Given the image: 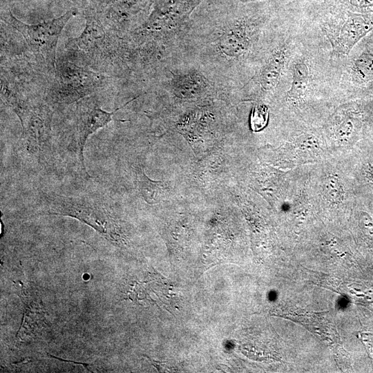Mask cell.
Segmentation results:
<instances>
[{
	"instance_id": "obj_13",
	"label": "cell",
	"mask_w": 373,
	"mask_h": 373,
	"mask_svg": "<svg viewBox=\"0 0 373 373\" xmlns=\"http://www.w3.org/2000/svg\"><path fill=\"white\" fill-rule=\"evenodd\" d=\"M345 11L353 12H373V0H338Z\"/></svg>"
},
{
	"instance_id": "obj_2",
	"label": "cell",
	"mask_w": 373,
	"mask_h": 373,
	"mask_svg": "<svg viewBox=\"0 0 373 373\" xmlns=\"http://www.w3.org/2000/svg\"><path fill=\"white\" fill-rule=\"evenodd\" d=\"M77 14V11L72 9L53 19L30 25L17 19L10 10L4 12L1 19L21 33L32 51L55 70L59 35L68 21Z\"/></svg>"
},
{
	"instance_id": "obj_11",
	"label": "cell",
	"mask_w": 373,
	"mask_h": 373,
	"mask_svg": "<svg viewBox=\"0 0 373 373\" xmlns=\"http://www.w3.org/2000/svg\"><path fill=\"white\" fill-rule=\"evenodd\" d=\"M359 124L360 122L356 118L346 117L336 128V136L341 141L348 142L355 136Z\"/></svg>"
},
{
	"instance_id": "obj_6",
	"label": "cell",
	"mask_w": 373,
	"mask_h": 373,
	"mask_svg": "<svg viewBox=\"0 0 373 373\" xmlns=\"http://www.w3.org/2000/svg\"><path fill=\"white\" fill-rule=\"evenodd\" d=\"M48 112L31 108L21 120L23 146L29 155L41 157L50 149V118Z\"/></svg>"
},
{
	"instance_id": "obj_4",
	"label": "cell",
	"mask_w": 373,
	"mask_h": 373,
	"mask_svg": "<svg viewBox=\"0 0 373 373\" xmlns=\"http://www.w3.org/2000/svg\"><path fill=\"white\" fill-rule=\"evenodd\" d=\"M56 79L59 87H55L50 94V100L55 105H64L75 102L89 95L100 80L90 71L73 68L59 69Z\"/></svg>"
},
{
	"instance_id": "obj_8",
	"label": "cell",
	"mask_w": 373,
	"mask_h": 373,
	"mask_svg": "<svg viewBox=\"0 0 373 373\" xmlns=\"http://www.w3.org/2000/svg\"><path fill=\"white\" fill-rule=\"evenodd\" d=\"M291 73V84L286 99L291 103H296L305 97L309 86L310 73L306 61L304 59L296 60Z\"/></svg>"
},
{
	"instance_id": "obj_3",
	"label": "cell",
	"mask_w": 373,
	"mask_h": 373,
	"mask_svg": "<svg viewBox=\"0 0 373 373\" xmlns=\"http://www.w3.org/2000/svg\"><path fill=\"white\" fill-rule=\"evenodd\" d=\"M336 57L348 55L354 46L373 30V12H343L324 28Z\"/></svg>"
},
{
	"instance_id": "obj_10",
	"label": "cell",
	"mask_w": 373,
	"mask_h": 373,
	"mask_svg": "<svg viewBox=\"0 0 373 373\" xmlns=\"http://www.w3.org/2000/svg\"><path fill=\"white\" fill-rule=\"evenodd\" d=\"M351 78L355 84L363 85L373 81V52L366 49L352 61Z\"/></svg>"
},
{
	"instance_id": "obj_17",
	"label": "cell",
	"mask_w": 373,
	"mask_h": 373,
	"mask_svg": "<svg viewBox=\"0 0 373 373\" xmlns=\"http://www.w3.org/2000/svg\"><path fill=\"white\" fill-rule=\"evenodd\" d=\"M372 43H373V41H372Z\"/></svg>"
},
{
	"instance_id": "obj_9",
	"label": "cell",
	"mask_w": 373,
	"mask_h": 373,
	"mask_svg": "<svg viewBox=\"0 0 373 373\" xmlns=\"http://www.w3.org/2000/svg\"><path fill=\"white\" fill-rule=\"evenodd\" d=\"M105 32L99 21L92 17L87 18L86 24L82 35L73 39L75 48L82 51L90 52L102 44Z\"/></svg>"
},
{
	"instance_id": "obj_5",
	"label": "cell",
	"mask_w": 373,
	"mask_h": 373,
	"mask_svg": "<svg viewBox=\"0 0 373 373\" xmlns=\"http://www.w3.org/2000/svg\"><path fill=\"white\" fill-rule=\"evenodd\" d=\"M135 99L112 112L102 109L97 101L91 97L84 99L78 104L77 109V155L82 171L87 176L89 175L84 164V150L88 138L97 130L106 126L113 120L112 117L116 111Z\"/></svg>"
},
{
	"instance_id": "obj_12",
	"label": "cell",
	"mask_w": 373,
	"mask_h": 373,
	"mask_svg": "<svg viewBox=\"0 0 373 373\" xmlns=\"http://www.w3.org/2000/svg\"><path fill=\"white\" fill-rule=\"evenodd\" d=\"M268 108L264 104H257L252 110L250 117V125L253 131H259L264 128L268 122Z\"/></svg>"
},
{
	"instance_id": "obj_15",
	"label": "cell",
	"mask_w": 373,
	"mask_h": 373,
	"mask_svg": "<svg viewBox=\"0 0 373 373\" xmlns=\"http://www.w3.org/2000/svg\"><path fill=\"white\" fill-rule=\"evenodd\" d=\"M361 338L370 356L373 361V334L367 333L363 334Z\"/></svg>"
},
{
	"instance_id": "obj_16",
	"label": "cell",
	"mask_w": 373,
	"mask_h": 373,
	"mask_svg": "<svg viewBox=\"0 0 373 373\" xmlns=\"http://www.w3.org/2000/svg\"><path fill=\"white\" fill-rule=\"evenodd\" d=\"M369 177L371 181L373 182V167L372 168V169L370 170L369 173Z\"/></svg>"
},
{
	"instance_id": "obj_14",
	"label": "cell",
	"mask_w": 373,
	"mask_h": 373,
	"mask_svg": "<svg viewBox=\"0 0 373 373\" xmlns=\"http://www.w3.org/2000/svg\"><path fill=\"white\" fill-rule=\"evenodd\" d=\"M325 191L327 196L333 201L341 199V189L337 182L334 178H329L325 184Z\"/></svg>"
},
{
	"instance_id": "obj_1",
	"label": "cell",
	"mask_w": 373,
	"mask_h": 373,
	"mask_svg": "<svg viewBox=\"0 0 373 373\" xmlns=\"http://www.w3.org/2000/svg\"><path fill=\"white\" fill-rule=\"evenodd\" d=\"M37 215H56L79 220L89 225L114 244L124 238L121 222L116 218L108 202L88 194L66 195L42 192L39 196Z\"/></svg>"
},
{
	"instance_id": "obj_7",
	"label": "cell",
	"mask_w": 373,
	"mask_h": 373,
	"mask_svg": "<svg viewBox=\"0 0 373 373\" xmlns=\"http://www.w3.org/2000/svg\"><path fill=\"white\" fill-rule=\"evenodd\" d=\"M289 55L287 44L278 46L272 52L261 73V85L270 90L278 84Z\"/></svg>"
}]
</instances>
